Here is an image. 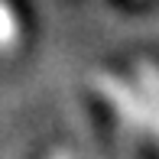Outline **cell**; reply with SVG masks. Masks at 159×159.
Instances as JSON below:
<instances>
[{
    "instance_id": "cell-1",
    "label": "cell",
    "mask_w": 159,
    "mask_h": 159,
    "mask_svg": "<svg viewBox=\"0 0 159 159\" xmlns=\"http://www.w3.org/2000/svg\"><path fill=\"white\" fill-rule=\"evenodd\" d=\"M94 84H98L101 98L111 104V111L117 114L130 130L149 127V101H146L143 91L130 88V84H124L120 78H111V75H98Z\"/></svg>"
},
{
    "instance_id": "cell-2",
    "label": "cell",
    "mask_w": 159,
    "mask_h": 159,
    "mask_svg": "<svg viewBox=\"0 0 159 159\" xmlns=\"http://www.w3.org/2000/svg\"><path fill=\"white\" fill-rule=\"evenodd\" d=\"M136 81H140V91L149 101V130L159 136V68L149 62H143L136 68Z\"/></svg>"
},
{
    "instance_id": "cell-3",
    "label": "cell",
    "mask_w": 159,
    "mask_h": 159,
    "mask_svg": "<svg viewBox=\"0 0 159 159\" xmlns=\"http://www.w3.org/2000/svg\"><path fill=\"white\" fill-rule=\"evenodd\" d=\"M20 39V23H16V13L10 10V7L0 0V52H7V49H13Z\"/></svg>"
},
{
    "instance_id": "cell-4",
    "label": "cell",
    "mask_w": 159,
    "mask_h": 159,
    "mask_svg": "<svg viewBox=\"0 0 159 159\" xmlns=\"http://www.w3.org/2000/svg\"><path fill=\"white\" fill-rule=\"evenodd\" d=\"M49 159H75V156H71L68 149H59V153H52V156H49Z\"/></svg>"
}]
</instances>
